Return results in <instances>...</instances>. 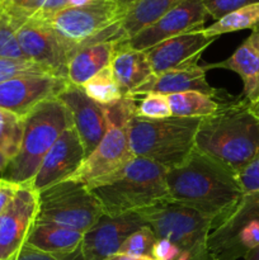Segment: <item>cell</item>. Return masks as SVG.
Segmentation results:
<instances>
[{
    "instance_id": "16",
    "label": "cell",
    "mask_w": 259,
    "mask_h": 260,
    "mask_svg": "<svg viewBox=\"0 0 259 260\" xmlns=\"http://www.w3.org/2000/svg\"><path fill=\"white\" fill-rule=\"evenodd\" d=\"M86 157L83 144L74 126L63 131L43 157L29 185L36 190L46 189L69 179Z\"/></svg>"
},
{
    "instance_id": "37",
    "label": "cell",
    "mask_w": 259,
    "mask_h": 260,
    "mask_svg": "<svg viewBox=\"0 0 259 260\" xmlns=\"http://www.w3.org/2000/svg\"><path fill=\"white\" fill-rule=\"evenodd\" d=\"M182 254L180 249L167 239H157L152 251L154 260H177Z\"/></svg>"
},
{
    "instance_id": "43",
    "label": "cell",
    "mask_w": 259,
    "mask_h": 260,
    "mask_svg": "<svg viewBox=\"0 0 259 260\" xmlns=\"http://www.w3.org/2000/svg\"><path fill=\"white\" fill-rule=\"evenodd\" d=\"M114 2L119 3V5H121V7L123 8V10H126L127 8H128L130 5H131L132 3L135 2V0H114Z\"/></svg>"
},
{
    "instance_id": "14",
    "label": "cell",
    "mask_w": 259,
    "mask_h": 260,
    "mask_svg": "<svg viewBox=\"0 0 259 260\" xmlns=\"http://www.w3.org/2000/svg\"><path fill=\"white\" fill-rule=\"evenodd\" d=\"M68 86V79L51 74L9 79L0 83V108L24 118L42 102L58 98Z\"/></svg>"
},
{
    "instance_id": "4",
    "label": "cell",
    "mask_w": 259,
    "mask_h": 260,
    "mask_svg": "<svg viewBox=\"0 0 259 260\" xmlns=\"http://www.w3.org/2000/svg\"><path fill=\"white\" fill-rule=\"evenodd\" d=\"M201 118L168 117L150 119L132 113L128 122L130 147L135 156L151 160L169 170L182 164L195 150Z\"/></svg>"
},
{
    "instance_id": "5",
    "label": "cell",
    "mask_w": 259,
    "mask_h": 260,
    "mask_svg": "<svg viewBox=\"0 0 259 260\" xmlns=\"http://www.w3.org/2000/svg\"><path fill=\"white\" fill-rule=\"evenodd\" d=\"M73 126L70 111L58 98L38 104L24 117V134L17 156L8 164L3 179L29 184L43 157L65 129Z\"/></svg>"
},
{
    "instance_id": "9",
    "label": "cell",
    "mask_w": 259,
    "mask_h": 260,
    "mask_svg": "<svg viewBox=\"0 0 259 260\" xmlns=\"http://www.w3.org/2000/svg\"><path fill=\"white\" fill-rule=\"evenodd\" d=\"M103 216L101 205L85 184L66 179L38 192L36 223H52L86 233Z\"/></svg>"
},
{
    "instance_id": "27",
    "label": "cell",
    "mask_w": 259,
    "mask_h": 260,
    "mask_svg": "<svg viewBox=\"0 0 259 260\" xmlns=\"http://www.w3.org/2000/svg\"><path fill=\"white\" fill-rule=\"evenodd\" d=\"M81 89L88 98H90L91 101L102 107L113 106L124 98L122 91L119 90V86L117 85L116 80H114L109 66L91 76L81 86Z\"/></svg>"
},
{
    "instance_id": "22",
    "label": "cell",
    "mask_w": 259,
    "mask_h": 260,
    "mask_svg": "<svg viewBox=\"0 0 259 260\" xmlns=\"http://www.w3.org/2000/svg\"><path fill=\"white\" fill-rule=\"evenodd\" d=\"M118 42L119 41H102L80 48L69 62V84L81 88L91 76L108 68Z\"/></svg>"
},
{
    "instance_id": "39",
    "label": "cell",
    "mask_w": 259,
    "mask_h": 260,
    "mask_svg": "<svg viewBox=\"0 0 259 260\" xmlns=\"http://www.w3.org/2000/svg\"><path fill=\"white\" fill-rule=\"evenodd\" d=\"M107 260H154L151 258H139V256H130L124 255V254H116V255L111 256Z\"/></svg>"
},
{
    "instance_id": "35",
    "label": "cell",
    "mask_w": 259,
    "mask_h": 260,
    "mask_svg": "<svg viewBox=\"0 0 259 260\" xmlns=\"http://www.w3.org/2000/svg\"><path fill=\"white\" fill-rule=\"evenodd\" d=\"M13 260H84V256L81 253V246L73 253L52 254L38 250L28 244H24L18 255Z\"/></svg>"
},
{
    "instance_id": "30",
    "label": "cell",
    "mask_w": 259,
    "mask_h": 260,
    "mask_svg": "<svg viewBox=\"0 0 259 260\" xmlns=\"http://www.w3.org/2000/svg\"><path fill=\"white\" fill-rule=\"evenodd\" d=\"M135 114L144 118L161 119L172 117L167 95L163 94H146L141 99H136Z\"/></svg>"
},
{
    "instance_id": "36",
    "label": "cell",
    "mask_w": 259,
    "mask_h": 260,
    "mask_svg": "<svg viewBox=\"0 0 259 260\" xmlns=\"http://www.w3.org/2000/svg\"><path fill=\"white\" fill-rule=\"evenodd\" d=\"M243 193L259 192V154L236 174Z\"/></svg>"
},
{
    "instance_id": "23",
    "label": "cell",
    "mask_w": 259,
    "mask_h": 260,
    "mask_svg": "<svg viewBox=\"0 0 259 260\" xmlns=\"http://www.w3.org/2000/svg\"><path fill=\"white\" fill-rule=\"evenodd\" d=\"M84 233L52 225V223H36L33 225L25 244L52 254H66L78 250L81 246Z\"/></svg>"
},
{
    "instance_id": "2",
    "label": "cell",
    "mask_w": 259,
    "mask_h": 260,
    "mask_svg": "<svg viewBox=\"0 0 259 260\" xmlns=\"http://www.w3.org/2000/svg\"><path fill=\"white\" fill-rule=\"evenodd\" d=\"M195 150L238 174L259 154V114L243 96L225 99L212 116L201 118Z\"/></svg>"
},
{
    "instance_id": "38",
    "label": "cell",
    "mask_w": 259,
    "mask_h": 260,
    "mask_svg": "<svg viewBox=\"0 0 259 260\" xmlns=\"http://www.w3.org/2000/svg\"><path fill=\"white\" fill-rule=\"evenodd\" d=\"M22 184L0 178V213L8 207Z\"/></svg>"
},
{
    "instance_id": "33",
    "label": "cell",
    "mask_w": 259,
    "mask_h": 260,
    "mask_svg": "<svg viewBox=\"0 0 259 260\" xmlns=\"http://www.w3.org/2000/svg\"><path fill=\"white\" fill-rule=\"evenodd\" d=\"M45 0H0V10L13 23L32 18L42 9Z\"/></svg>"
},
{
    "instance_id": "42",
    "label": "cell",
    "mask_w": 259,
    "mask_h": 260,
    "mask_svg": "<svg viewBox=\"0 0 259 260\" xmlns=\"http://www.w3.org/2000/svg\"><path fill=\"white\" fill-rule=\"evenodd\" d=\"M244 260H259V246H256L255 249L249 251V253L244 256Z\"/></svg>"
},
{
    "instance_id": "20",
    "label": "cell",
    "mask_w": 259,
    "mask_h": 260,
    "mask_svg": "<svg viewBox=\"0 0 259 260\" xmlns=\"http://www.w3.org/2000/svg\"><path fill=\"white\" fill-rule=\"evenodd\" d=\"M205 70L225 69L238 74L243 80V98L254 108L259 106V29L253 30L226 60L202 65Z\"/></svg>"
},
{
    "instance_id": "40",
    "label": "cell",
    "mask_w": 259,
    "mask_h": 260,
    "mask_svg": "<svg viewBox=\"0 0 259 260\" xmlns=\"http://www.w3.org/2000/svg\"><path fill=\"white\" fill-rule=\"evenodd\" d=\"M8 164H9V160L0 152V178H3V174H4L8 168Z\"/></svg>"
},
{
    "instance_id": "17",
    "label": "cell",
    "mask_w": 259,
    "mask_h": 260,
    "mask_svg": "<svg viewBox=\"0 0 259 260\" xmlns=\"http://www.w3.org/2000/svg\"><path fill=\"white\" fill-rule=\"evenodd\" d=\"M215 40L207 37L201 28L163 41L145 52L151 65L152 74H161L198 65L202 53Z\"/></svg>"
},
{
    "instance_id": "34",
    "label": "cell",
    "mask_w": 259,
    "mask_h": 260,
    "mask_svg": "<svg viewBox=\"0 0 259 260\" xmlns=\"http://www.w3.org/2000/svg\"><path fill=\"white\" fill-rule=\"evenodd\" d=\"M201 2L205 7L208 17L218 20L228 15L229 13L235 12L246 5L259 3V0H201Z\"/></svg>"
},
{
    "instance_id": "25",
    "label": "cell",
    "mask_w": 259,
    "mask_h": 260,
    "mask_svg": "<svg viewBox=\"0 0 259 260\" xmlns=\"http://www.w3.org/2000/svg\"><path fill=\"white\" fill-rule=\"evenodd\" d=\"M170 112L174 117L205 118L212 116L220 109L226 98H213L201 91L188 90L167 95Z\"/></svg>"
},
{
    "instance_id": "12",
    "label": "cell",
    "mask_w": 259,
    "mask_h": 260,
    "mask_svg": "<svg viewBox=\"0 0 259 260\" xmlns=\"http://www.w3.org/2000/svg\"><path fill=\"white\" fill-rule=\"evenodd\" d=\"M207 17L208 14L201 0H183L134 37L119 42L135 50L146 51L175 36L201 29Z\"/></svg>"
},
{
    "instance_id": "32",
    "label": "cell",
    "mask_w": 259,
    "mask_h": 260,
    "mask_svg": "<svg viewBox=\"0 0 259 260\" xmlns=\"http://www.w3.org/2000/svg\"><path fill=\"white\" fill-rule=\"evenodd\" d=\"M0 58L27 60L18 45L14 25L3 10H0Z\"/></svg>"
},
{
    "instance_id": "18",
    "label": "cell",
    "mask_w": 259,
    "mask_h": 260,
    "mask_svg": "<svg viewBox=\"0 0 259 260\" xmlns=\"http://www.w3.org/2000/svg\"><path fill=\"white\" fill-rule=\"evenodd\" d=\"M58 99L70 111L73 126L78 132L84 151L88 156L98 146L106 134L107 118L104 108L88 98L83 89L71 84L58 95Z\"/></svg>"
},
{
    "instance_id": "6",
    "label": "cell",
    "mask_w": 259,
    "mask_h": 260,
    "mask_svg": "<svg viewBox=\"0 0 259 260\" xmlns=\"http://www.w3.org/2000/svg\"><path fill=\"white\" fill-rule=\"evenodd\" d=\"M136 99L127 98L109 107L106 112L107 129L103 139L79 169L69 179L85 184L89 189L123 169L135 157L128 139V122L135 111Z\"/></svg>"
},
{
    "instance_id": "19",
    "label": "cell",
    "mask_w": 259,
    "mask_h": 260,
    "mask_svg": "<svg viewBox=\"0 0 259 260\" xmlns=\"http://www.w3.org/2000/svg\"><path fill=\"white\" fill-rule=\"evenodd\" d=\"M188 90L201 91L213 98H221V91L207 83L206 70L200 63L189 68L175 69L167 73L152 74L142 85L131 91L127 98L139 99L151 93L170 95Z\"/></svg>"
},
{
    "instance_id": "8",
    "label": "cell",
    "mask_w": 259,
    "mask_h": 260,
    "mask_svg": "<svg viewBox=\"0 0 259 260\" xmlns=\"http://www.w3.org/2000/svg\"><path fill=\"white\" fill-rule=\"evenodd\" d=\"M152 229L156 239H167L192 260H212L208 251V238L212 221L197 211L174 202H163L139 211Z\"/></svg>"
},
{
    "instance_id": "28",
    "label": "cell",
    "mask_w": 259,
    "mask_h": 260,
    "mask_svg": "<svg viewBox=\"0 0 259 260\" xmlns=\"http://www.w3.org/2000/svg\"><path fill=\"white\" fill-rule=\"evenodd\" d=\"M23 134L24 118L0 108V152L9 160V162L19 152Z\"/></svg>"
},
{
    "instance_id": "7",
    "label": "cell",
    "mask_w": 259,
    "mask_h": 260,
    "mask_svg": "<svg viewBox=\"0 0 259 260\" xmlns=\"http://www.w3.org/2000/svg\"><path fill=\"white\" fill-rule=\"evenodd\" d=\"M124 10L114 0H95L83 7H68L46 22L63 45L75 55L80 48L102 41H122L121 20Z\"/></svg>"
},
{
    "instance_id": "24",
    "label": "cell",
    "mask_w": 259,
    "mask_h": 260,
    "mask_svg": "<svg viewBox=\"0 0 259 260\" xmlns=\"http://www.w3.org/2000/svg\"><path fill=\"white\" fill-rule=\"evenodd\" d=\"M182 2L183 0H135L124 10L121 20V42L134 37Z\"/></svg>"
},
{
    "instance_id": "44",
    "label": "cell",
    "mask_w": 259,
    "mask_h": 260,
    "mask_svg": "<svg viewBox=\"0 0 259 260\" xmlns=\"http://www.w3.org/2000/svg\"><path fill=\"white\" fill-rule=\"evenodd\" d=\"M254 109H255V111H256V112H258V114H259V106H258V107H256V108H254Z\"/></svg>"
},
{
    "instance_id": "10",
    "label": "cell",
    "mask_w": 259,
    "mask_h": 260,
    "mask_svg": "<svg viewBox=\"0 0 259 260\" xmlns=\"http://www.w3.org/2000/svg\"><path fill=\"white\" fill-rule=\"evenodd\" d=\"M259 246V192L244 193L233 212L208 238L212 260H238Z\"/></svg>"
},
{
    "instance_id": "13",
    "label": "cell",
    "mask_w": 259,
    "mask_h": 260,
    "mask_svg": "<svg viewBox=\"0 0 259 260\" xmlns=\"http://www.w3.org/2000/svg\"><path fill=\"white\" fill-rule=\"evenodd\" d=\"M38 212V192L23 184L0 213V260H13L27 241Z\"/></svg>"
},
{
    "instance_id": "1",
    "label": "cell",
    "mask_w": 259,
    "mask_h": 260,
    "mask_svg": "<svg viewBox=\"0 0 259 260\" xmlns=\"http://www.w3.org/2000/svg\"><path fill=\"white\" fill-rule=\"evenodd\" d=\"M170 202L197 211L212 221L213 230L243 197L236 174L212 157L193 150L180 165L167 172Z\"/></svg>"
},
{
    "instance_id": "15",
    "label": "cell",
    "mask_w": 259,
    "mask_h": 260,
    "mask_svg": "<svg viewBox=\"0 0 259 260\" xmlns=\"http://www.w3.org/2000/svg\"><path fill=\"white\" fill-rule=\"evenodd\" d=\"M147 225L140 212L111 216L103 215L86 233L81 241L84 260H107L118 253L131 234Z\"/></svg>"
},
{
    "instance_id": "3",
    "label": "cell",
    "mask_w": 259,
    "mask_h": 260,
    "mask_svg": "<svg viewBox=\"0 0 259 260\" xmlns=\"http://www.w3.org/2000/svg\"><path fill=\"white\" fill-rule=\"evenodd\" d=\"M167 172L164 167L151 160L135 156L123 169L90 190L103 215L116 217L139 212L170 201Z\"/></svg>"
},
{
    "instance_id": "11",
    "label": "cell",
    "mask_w": 259,
    "mask_h": 260,
    "mask_svg": "<svg viewBox=\"0 0 259 260\" xmlns=\"http://www.w3.org/2000/svg\"><path fill=\"white\" fill-rule=\"evenodd\" d=\"M13 25L18 45L27 60L43 66L52 75L68 79V66L73 56L46 20L32 17L14 22Z\"/></svg>"
},
{
    "instance_id": "26",
    "label": "cell",
    "mask_w": 259,
    "mask_h": 260,
    "mask_svg": "<svg viewBox=\"0 0 259 260\" xmlns=\"http://www.w3.org/2000/svg\"><path fill=\"white\" fill-rule=\"evenodd\" d=\"M243 29H259V3H254L235 12L229 13L221 19L216 20L213 24L202 28V32L207 37L216 38L225 33L238 32Z\"/></svg>"
},
{
    "instance_id": "31",
    "label": "cell",
    "mask_w": 259,
    "mask_h": 260,
    "mask_svg": "<svg viewBox=\"0 0 259 260\" xmlns=\"http://www.w3.org/2000/svg\"><path fill=\"white\" fill-rule=\"evenodd\" d=\"M51 74L47 69L29 60H15V58H0V83L18 76L45 75ZM52 75V74H51Z\"/></svg>"
},
{
    "instance_id": "21",
    "label": "cell",
    "mask_w": 259,
    "mask_h": 260,
    "mask_svg": "<svg viewBox=\"0 0 259 260\" xmlns=\"http://www.w3.org/2000/svg\"><path fill=\"white\" fill-rule=\"evenodd\" d=\"M109 68L123 96L128 95L152 75L146 52L135 50L121 42H118Z\"/></svg>"
},
{
    "instance_id": "41",
    "label": "cell",
    "mask_w": 259,
    "mask_h": 260,
    "mask_svg": "<svg viewBox=\"0 0 259 260\" xmlns=\"http://www.w3.org/2000/svg\"><path fill=\"white\" fill-rule=\"evenodd\" d=\"M93 2L95 0H69V7H83V5H88Z\"/></svg>"
},
{
    "instance_id": "29",
    "label": "cell",
    "mask_w": 259,
    "mask_h": 260,
    "mask_svg": "<svg viewBox=\"0 0 259 260\" xmlns=\"http://www.w3.org/2000/svg\"><path fill=\"white\" fill-rule=\"evenodd\" d=\"M156 241L157 239L152 229L149 225H145L126 239L117 254L152 259V251Z\"/></svg>"
}]
</instances>
